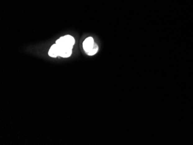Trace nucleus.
Masks as SVG:
<instances>
[{"label":"nucleus","instance_id":"nucleus-5","mask_svg":"<svg viewBox=\"0 0 193 145\" xmlns=\"http://www.w3.org/2000/svg\"><path fill=\"white\" fill-rule=\"evenodd\" d=\"M98 50V45H97V44L94 43L93 47H92V49L90 51H88V55H94L97 53Z\"/></svg>","mask_w":193,"mask_h":145},{"label":"nucleus","instance_id":"nucleus-2","mask_svg":"<svg viewBox=\"0 0 193 145\" xmlns=\"http://www.w3.org/2000/svg\"><path fill=\"white\" fill-rule=\"evenodd\" d=\"M94 44V39L92 37H88L86 39L83 43V47L84 51L88 53L92 49Z\"/></svg>","mask_w":193,"mask_h":145},{"label":"nucleus","instance_id":"nucleus-1","mask_svg":"<svg viewBox=\"0 0 193 145\" xmlns=\"http://www.w3.org/2000/svg\"><path fill=\"white\" fill-rule=\"evenodd\" d=\"M56 44H57L60 47H68L73 48V46L75 44V39L71 35H65L62 37L57 40Z\"/></svg>","mask_w":193,"mask_h":145},{"label":"nucleus","instance_id":"nucleus-4","mask_svg":"<svg viewBox=\"0 0 193 145\" xmlns=\"http://www.w3.org/2000/svg\"><path fill=\"white\" fill-rule=\"evenodd\" d=\"M60 47V46H59ZM60 55L59 56L64 57V58H67L69 57L72 54V49L71 48L68 47H60Z\"/></svg>","mask_w":193,"mask_h":145},{"label":"nucleus","instance_id":"nucleus-3","mask_svg":"<svg viewBox=\"0 0 193 145\" xmlns=\"http://www.w3.org/2000/svg\"><path fill=\"white\" fill-rule=\"evenodd\" d=\"M60 49L59 45L55 43V45L52 46L48 54L49 56H51L52 57H57L60 55Z\"/></svg>","mask_w":193,"mask_h":145}]
</instances>
